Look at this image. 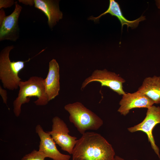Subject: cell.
I'll return each mask as SVG.
<instances>
[{
    "label": "cell",
    "mask_w": 160,
    "mask_h": 160,
    "mask_svg": "<svg viewBox=\"0 0 160 160\" xmlns=\"http://www.w3.org/2000/svg\"><path fill=\"white\" fill-rule=\"evenodd\" d=\"M52 121V129L47 132L61 150L72 154L78 140L77 137L69 135L66 124L59 117H54Z\"/></svg>",
    "instance_id": "8992f818"
},
{
    "label": "cell",
    "mask_w": 160,
    "mask_h": 160,
    "mask_svg": "<svg viewBox=\"0 0 160 160\" xmlns=\"http://www.w3.org/2000/svg\"><path fill=\"white\" fill-rule=\"evenodd\" d=\"M34 7L42 12L47 18L49 28H52L63 18L58 1L52 0H34Z\"/></svg>",
    "instance_id": "7c38bea8"
},
{
    "label": "cell",
    "mask_w": 160,
    "mask_h": 160,
    "mask_svg": "<svg viewBox=\"0 0 160 160\" xmlns=\"http://www.w3.org/2000/svg\"><path fill=\"white\" fill-rule=\"evenodd\" d=\"M19 2L25 5H29L30 6H34V0H19Z\"/></svg>",
    "instance_id": "ac0fdd59"
},
{
    "label": "cell",
    "mask_w": 160,
    "mask_h": 160,
    "mask_svg": "<svg viewBox=\"0 0 160 160\" xmlns=\"http://www.w3.org/2000/svg\"><path fill=\"white\" fill-rule=\"evenodd\" d=\"M15 7L13 12L6 16L0 23V41L9 40L16 41L20 36L18 20L23 9L17 1L15 2Z\"/></svg>",
    "instance_id": "ba28073f"
},
{
    "label": "cell",
    "mask_w": 160,
    "mask_h": 160,
    "mask_svg": "<svg viewBox=\"0 0 160 160\" xmlns=\"http://www.w3.org/2000/svg\"><path fill=\"white\" fill-rule=\"evenodd\" d=\"M72 160H114L112 145L100 134L86 132L77 140L73 149Z\"/></svg>",
    "instance_id": "6da1fadb"
},
{
    "label": "cell",
    "mask_w": 160,
    "mask_h": 160,
    "mask_svg": "<svg viewBox=\"0 0 160 160\" xmlns=\"http://www.w3.org/2000/svg\"><path fill=\"white\" fill-rule=\"evenodd\" d=\"M156 4L158 8L160 9V0L156 1Z\"/></svg>",
    "instance_id": "44dd1931"
},
{
    "label": "cell",
    "mask_w": 160,
    "mask_h": 160,
    "mask_svg": "<svg viewBox=\"0 0 160 160\" xmlns=\"http://www.w3.org/2000/svg\"><path fill=\"white\" fill-rule=\"evenodd\" d=\"M44 80L41 77L32 76L27 80L20 82L18 96L13 102V112L16 117L20 116L22 105L29 103L31 97L37 98L34 102L36 105L48 104L49 101L45 92Z\"/></svg>",
    "instance_id": "7a4b0ae2"
},
{
    "label": "cell",
    "mask_w": 160,
    "mask_h": 160,
    "mask_svg": "<svg viewBox=\"0 0 160 160\" xmlns=\"http://www.w3.org/2000/svg\"><path fill=\"white\" fill-rule=\"evenodd\" d=\"M159 123H160V107L152 105L147 109L146 116L142 121L133 127L128 128L127 129L131 133L138 131L145 133L152 148L160 159L159 149L155 143L152 134L155 127Z\"/></svg>",
    "instance_id": "52a82bcc"
},
{
    "label": "cell",
    "mask_w": 160,
    "mask_h": 160,
    "mask_svg": "<svg viewBox=\"0 0 160 160\" xmlns=\"http://www.w3.org/2000/svg\"><path fill=\"white\" fill-rule=\"evenodd\" d=\"M138 91L148 97L154 103H160V76L146 78Z\"/></svg>",
    "instance_id": "5bb4252c"
},
{
    "label": "cell",
    "mask_w": 160,
    "mask_h": 160,
    "mask_svg": "<svg viewBox=\"0 0 160 160\" xmlns=\"http://www.w3.org/2000/svg\"><path fill=\"white\" fill-rule=\"evenodd\" d=\"M46 156L39 150H33L25 155L21 160H44Z\"/></svg>",
    "instance_id": "9a60e30c"
},
{
    "label": "cell",
    "mask_w": 160,
    "mask_h": 160,
    "mask_svg": "<svg viewBox=\"0 0 160 160\" xmlns=\"http://www.w3.org/2000/svg\"><path fill=\"white\" fill-rule=\"evenodd\" d=\"M5 12L3 9H1L0 10V23L6 17Z\"/></svg>",
    "instance_id": "d6986e66"
},
{
    "label": "cell",
    "mask_w": 160,
    "mask_h": 160,
    "mask_svg": "<svg viewBox=\"0 0 160 160\" xmlns=\"http://www.w3.org/2000/svg\"><path fill=\"white\" fill-rule=\"evenodd\" d=\"M14 0H0V9L10 7L15 4Z\"/></svg>",
    "instance_id": "2e32d148"
},
{
    "label": "cell",
    "mask_w": 160,
    "mask_h": 160,
    "mask_svg": "<svg viewBox=\"0 0 160 160\" xmlns=\"http://www.w3.org/2000/svg\"><path fill=\"white\" fill-rule=\"evenodd\" d=\"M154 103L150 98L138 90L133 93H125L119 102L120 107L117 111L121 115L125 116L132 109H148Z\"/></svg>",
    "instance_id": "30bf717a"
},
{
    "label": "cell",
    "mask_w": 160,
    "mask_h": 160,
    "mask_svg": "<svg viewBox=\"0 0 160 160\" xmlns=\"http://www.w3.org/2000/svg\"><path fill=\"white\" fill-rule=\"evenodd\" d=\"M64 109L69 114L70 121L82 135L87 130H97L103 124L100 117L80 102L68 104Z\"/></svg>",
    "instance_id": "3957f363"
},
{
    "label": "cell",
    "mask_w": 160,
    "mask_h": 160,
    "mask_svg": "<svg viewBox=\"0 0 160 160\" xmlns=\"http://www.w3.org/2000/svg\"><path fill=\"white\" fill-rule=\"evenodd\" d=\"M107 14H109L112 16L116 17L120 22L121 25V30L123 26L126 25L132 28L137 27L140 22L145 20V16H141L138 18L133 20H129L125 18L123 14L120 5L118 3L114 0H109V4L108 9L104 12L97 17H91L89 20L97 21L102 16Z\"/></svg>",
    "instance_id": "4fadbf2b"
},
{
    "label": "cell",
    "mask_w": 160,
    "mask_h": 160,
    "mask_svg": "<svg viewBox=\"0 0 160 160\" xmlns=\"http://www.w3.org/2000/svg\"><path fill=\"white\" fill-rule=\"evenodd\" d=\"M94 81L100 83L101 87H107L119 95H123L125 93L123 86L125 81V79L115 73L106 69L94 71L83 81L81 89L82 90L88 84Z\"/></svg>",
    "instance_id": "5b68a950"
},
{
    "label": "cell",
    "mask_w": 160,
    "mask_h": 160,
    "mask_svg": "<svg viewBox=\"0 0 160 160\" xmlns=\"http://www.w3.org/2000/svg\"><path fill=\"white\" fill-rule=\"evenodd\" d=\"M40 141L39 151L47 157L53 160H70L71 156L63 154L58 150L56 143L48 132H45L40 125H37L35 128Z\"/></svg>",
    "instance_id": "9c48e42d"
},
{
    "label": "cell",
    "mask_w": 160,
    "mask_h": 160,
    "mask_svg": "<svg viewBox=\"0 0 160 160\" xmlns=\"http://www.w3.org/2000/svg\"><path fill=\"white\" fill-rule=\"evenodd\" d=\"M114 160H125L123 158L118 156H115L114 158ZM134 160H138L137 159H134Z\"/></svg>",
    "instance_id": "ffe728a7"
},
{
    "label": "cell",
    "mask_w": 160,
    "mask_h": 160,
    "mask_svg": "<svg viewBox=\"0 0 160 160\" xmlns=\"http://www.w3.org/2000/svg\"><path fill=\"white\" fill-rule=\"evenodd\" d=\"M0 95L2 98L3 103L7 105V92L2 89L1 86H0Z\"/></svg>",
    "instance_id": "e0dca14e"
},
{
    "label": "cell",
    "mask_w": 160,
    "mask_h": 160,
    "mask_svg": "<svg viewBox=\"0 0 160 160\" xmlns=\"http://www.w3.org/2000/svg\"><path fill=\"white\" fill-rule=\"evenodd\" d=\"M60 68L58 63L54 59L51 60L49 64L48 73L44 80L45 92L49 101L58 95L60 90Z\"/></svg>",
    "instance_id": "8fae6325"
},
{
    "label": "cell",
    "mask_w": 160,
    "mask_h": 160,
    "mask_svg": "<svg viewBox=\"0 0 160 160\" xmlns=\"http://www.w3.org/2000/svg\"><path fill=\"white\" fill-rule=\"evenodd\" d=\"M14 48L13 45L5 47L0 53V79L3 87L13 90L19 87L21 79L18 76L19 72L25 67V63L31 58L25 61H11L9 53Z\"/></svg>",
    "instance_id": "277c9868"
}]
</instances>
